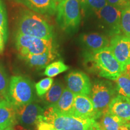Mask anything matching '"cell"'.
<instances>
[{
  "mask_svg": "<svg viewBox=\"0 0 130 130\" xmlns=\"http://www.w3.org/2000/svg\"><path fill=\"white\" fill-rule=\"evenodd\" d=\"M119 130H129V129H128V128L126 127V126L125 125V124H124V125H123L120 126Z\"/></svg>",
  "mask_w": 130,
  "mask_h": 130,
  "instance_id": "d6a6232c",
  "label": "cell"
},
{
  "mask_svg": "<svg viewBox=\"0 0 130 130\" xmlns=\"http://www.w3.org/2000/svg\"><path fill=\"white\" fill-rule=\"evenodd\" d=\"M53 49V39H43L36 37L31 45L19 57L22 58L30 55L41 54Z\"/></svg>",
  "mask_w": 130,
  "mask_h": 130,
  "instance_id": "ac0fdd59",
  "label": "cell"
},
{
  "mask_svg": "<svg viewBox=\"0 0 130 130\" xmlns=\"http://www.w3.org/2000/svg\"><path fill=\"white\" fill-rule=\"evenodd\" d=\"M121 10L107 4L95 13L109 32L108 34L114 36L120 35L121 32Z\"/></svg>",
  "mask_w": 130,
  "mask_h": 130,
  "instance_id": "52a82bcc",
  "label": "cell"
},
{
  "mask_svg": "<svg viewBox=\"0 0 130 130\" xmlns=\"http://www.w3.org/2000/svg\"><path fill=\"white\" fill-rule=\"evenodd\" d=\"M14 128H15V130H37L35 129H32V128H30L24 127L23 126L19 125L18 124H16L14 125Z\"/></svg>",
  "mask_w": 130,
  "mask_h": 130,
  "instance_id": "4dcf8cb0",
  "label": "cell"
},
{
  "mask_svg": "<svg viewBox=\"0 0 130 130\" xmlns=\"http://www.w3.org/2000/svg\"><path fill=\"white\" fill-rule=\"evenodd\" d=\"M43 120L58 130H102L94 119L60 113L53 107L44 110Z\"/></svg>",
  "mask_w": 130,
  "mask_h": 130,
  "instance_id": "6da1fadb",
  "label": "cell"
},
{
  "mask_svg": "<svg viewBox=\"0 0 130 130\" xmlns=\"http://www.w3.org/2000/svg\"><path fill=\"white\" fill-rule=\"evenodd\" d=\"M69 67L62 61H57L48 64L45 68V75L48 77H56L57 75L67 71Z\"/></svg>",
  "mask_w": 130,
  "mask_h": 130,
  "instance_id": "7402d4cb",
  "label": "cell"
},
{
  "mask_svg": "<svg viewBox=\"0 0 130 130\" xmlns=\"http://www.w3.org/2000/svg\"><path fill=\"white\" fill-rule=\"evenodd\" d=\"M54 83V79L51 77L42 79L35 84V90L37 95L42 98L48 92Z\"/></svg>",
  "mask_w": 130,
  "mask_h": 130,
  "instance_id": "484cf974",
  "label": "cell"
},
{
  "mask_svg": "<svg viewBox=\"0 0 130 130\" xmlns=\"http://www.w3.org/2000/svg\"><path fill=\"white\" fill-rule=\"evenodd\" d=\"M125 71L130 63V39L125 35H115L110 40L108 46Z\"/></svg>",
  "mask_w": 130,
  "mask_h": 130,
  "instance_id": "9c48e42d",
  "label": "cell"
},
{
  "mask_svg": "<svg viewBox=\"0 0 130 130\" xmlns=\"http://www.w3.org/2000/svg\"><path fill=\"white\" fill-rule=\"evenodd\" d=\"M126 123L118 116L107 111L102 115L100 123L102 130H119L120 126Z\"/></svg>",
  "mask_w": 130,
  "mask_h": 130,
  "instance_id": "d6986e66",
  "label": "cell"
},
{
  "mask_svg": "<svg viewBox=\"0 0 130 130\" xmlns=\"http://www.w3.org/2000/svg\"><path fill=\"white\" fill-rule=\"evenodd\" d=\"M0 32L2 33L6 41L7 39V14L3 5L0 7Z\"/></svg>",
  "mask_w": 130,
  "mask_h": 130,
  "instance_id": "4316f807",
  "label": "cell"
},
{
  "mask_svg": "<svg viewBox=\"0 0 130 130\" xmlns=\"http://www.w3.org/2000/svg\"><path fill=\"white\" fill-rule=\"evenodd\" d=\"M83 9L85 10L98 12L107 5L106 0H79Z\"/></svg>",
  "mask_w": 130,
  "mask_h": 130,
  "instance_id": "d4e9b609",
  "label": "cell"
},
{
  "mask_svg": "<svg viewBox=\"0 0 130 130\" xmlns=\"http://www.w3.org/2000/svg\"><path fill=\"white\" fill-rule=\"evenodd\" d=\"M83 44L89 52L99 51L110 45V40L105 36L99 33H90L83 35L81 37Z\"/></svg>",
  "mask_w": 130,
  "mask_h": 130,
  "instance_id": "9a60e30c",
  "label": "cell"
},
{
  "mask_svg": "<svg viewBox=\"0 0 130 130\" xmlns=\"http://www.w3.org/2000/svg\"><path fill=\"white\" fill-rule=\"evenodd\" d=\"M75 96V94L68 88H64L57 102L53 107L60 113L73 115Z\"/></svg>",
  "mask_w": 130,
  "mask_h": 130,
  "instance_id": "e0dca14e",
  "label": "cell"
},
{
  "mask_svg": "<svg viewBox=\"0 0 130 130\" xmlns=\"http://www.w3.org/2000/svg\"><path fill=\"white\" fill-rule=\"evenodd\" d=\"M125 125L126 127L128 128V129H129L130 130V122H126L125 123Z\"/></svg>",
  "mask_w": 130,
  "mask_h": 130,
  "instance_id": "e575fe53",
  "label": "cell"
},
{
  "mask_svg": "<svg viewBox=\"0 0 130 130\" xmlns=\"http://www.w3.org/2000/svg\"><path fill=\"white\" fill-rule=\"evenodd\" d=\"M18 124L16 108L9 101L0 98V130Z\"/></svg>",
  "mask_w": 130,
  "mask_h": 130,
  "instance_id": "4fadbf2b",
  "label": "cell"
},
{
  "mask_svg": "<svg viewBox=\"0 0 130 130\" xmlns=\"http://www.w3.org/2000/svg\"><path fill=\"white\" fill-rule=\"evenodd\" d=\"M57 1V3H58L59 2H60L61 1H62V0H56Z\"/></svg>",
  "mask_w": 130,
  "mask_h": 130,
  "instance_id": "8d00e7d4",
  "label": "cell"
},
{
  "mask_svg": "<svg viewBox=\"0 0 130 130\" xmlns=\"http://www.w3.org/2000/svg\"><path fill=\"white\" fill-rule=\"evenodd\" d=\"M37 130H58L55 128L52 125L48 123L43 120V116L36 125Z\"/></svg>",
  "mask_w": 130,
  "mask_h": 130,
  "instance_id": "f1b7e54d",
  "label": "cell"
},
{
  "mask_svg": "<svg viewBox=\"0 0 130 130\" xmlns=\"http://www.w3.org/2000/svg\"><path fill=\"white\" fill-rule=\"evenodd\" d=\"M57 21L64 30L74 28L81 20L80 1L62 0L57 4L56 9Z\"/></svg>",
  "mask_w": 130,
  "mask_h": 130,
  "instance_id": "5b68a950",
  "label": "cell"
},
{
  "mask_svg": "<svg viewBox=\"0 0 130 130\" xmlns=\"http://www.w3.org/2000/svg\"><path fill=\"white\" fill-rule=\"evenodd\" d=\"M28 9L37 13L51 15L56 12V0H18Z\"/></svg>",
  "mask_w": 130,
  "mask_h": 130,
  "instance_id": "5bb4252c",
  "label": "cell"
},
{
  "mask_svg": "<svg viewBox=\"0 0 130 130\" xmlns=\"http://www.w3.org/2000/svg\"><path fill=\"white\" fill-rule=\"evenodd\" d=\"M3 4H2V3H1V0H0V7H1V6H3Z\"/></svg>",
  "mask_w": 130,
  "mask_h": 130,
  "instance_id": "d590c367",
  "label": "cell"
},
{
  "mask_svg": "<svg viewBox=\"0 0 130 130\" xmlns=\"http://www.w3.org/2000/svg\"><path fill=\"white\" fill-rule=\"evenodd\" d=\"M73 115L81 118L98 119L102 115L96 109L89 96L76 95L75 96Z\"/></svg>",
  "mask_w": 130,
  "mask_h": 130,
  "instance_id": "8fae6325",
  "label": "cell"
},
{
  "mask_svg": "<svg viewBox=\"0 0 130 130\" xmlns=\"http://www.w3.org/2000/svg\"><path fill=\"white\" fill-rule=\"evenodd\" d=\"M17 32L43 39H53V30L39 14L26 11L21 14L17 24Z\"/></svg>",
  "mask_w": 130,
  "mask_h": 130,
  "instance_id": "3957f363",
  "label": "cell"
},
{
  "mask_svg": "<svg viewBox=\"0 0 130 130\" xmlns=\"http://www.w3.org/2000/svg\"><path fill=\"white\" fill-rule=\"evenodd\" d=\"M123 72H125L126 74H127L128 75H129L130 77V63L126 66L125 69V71Z\"/></svg>",
  "mask_w": 130,
  "mask_h": 130,
  "instance_id": "1f68e13d",
  "label": "cell"
},
{
  "mask_svg": "<svg viewBox=\"0 0 130 130\" xmlns=\"http://www.w3.org/2000/svg\"><path fill=\"white\" fill-rule=\"evenodd\" d=\"M15 108L18 123L21 125L36 126V123L43 118L44 109L36 102H32Z\"/></svg>",
  "mask_w": 130,
  "mask_h": 130,
  "instance_id": "ba28073f",
  "label": "cell"
},
{
  "mask_svg": "<svg viewBox=\"0 0 130 130\" xmlns=\"http://www.w3.org/2000/svg\"><path fill=\"white\" fill-rule=\"evenodd\" d=\"M116 87L108 81H96L92 86L90 98L95 107L101 115L108 111V106L116 96Z\"/></svg>",
  "mask_w": 130,
  "mask_h": 130,
  "instance_id": "8992f818",
  "label": "cell"
},
{
  "mask_svg": "<svg viewBox=\"0 0 130 130\" xmlns=\"http://www.w3.org/2000/svg\"><path fill=\"white\" fill-rule=\"evenodd\" d=\"M0 98H2V97L1 96H0Z\"/></svg>",
  "mask_w": 130,
  "mask_h": 130,
  "instance_id": "74e56055",
  "label": "cell"
},
{
  "mask_svg": "<svg viewBox=\"0 0 130 130\" xmlns=\"http://www.w3.org/2000/svg\"><path fill=\"white\" fill-rule=\"evenodd\" d=\"M67 88L76 95L89 96L92 89L90 78L84 72L75 71L66 77Z\"/></svg>",
  "mask_w": 130,
  "mask_h": 130,
  "instance_id": "30bf717a",
  "label": "cell"
},
{
  "mask_svg": "<svg viewBox=\"0 0 130 130\" xmlns=\"http://www.w3.org/2000/svg\"><path fill=\"white\" fill-rule=\"evenodd\" d=\"M121 29L123 35L130 39V4L122 10Z\"/></svg>",
  "mask_w": 130,
  "mask_h": 130,
  "instance_id": "603a6c76",
  "label": "cell"
},
{
  "mask_svg": "<svg viewBox=\"0 0 130 130\" xmlns=\"http://www.w3.org/2000/svg\"><path fill=\"white\" fill-rule=\"evenodd\" d=\"M10 81L3 66L0 63V96L9 101Z\"/></svg>",
  "mask_w": 130,
  "mask_h": 130,
  "instance_id": "cb8c5ba5",
  "label": "cell"
},
{
  "mask_svg": "<svg viewBox=\"0 0 130 130\" xmlns=\"http://www.w3.org/2000/svg\"><path fill=\"white\" fill-rule=\"evenodd\" d=\"M56 57V52L53 49L41 54L30 55L22 58L30 67L34 69H42L46 68Z\"/></svg>",
  "mask_w": 130,
  "mask_h": 130,
  "instance_id": "2e32d148",
  "label": "cell"
},
{
  "mask_svg": "<svg viewBox=\"0 0 130 130\" xmlns=\"http://www.w3.org/2000/svg\"><path fill=\"white\" fill-rule=\"evenodd\" d=\"M85 62L92 65V68L100 77L116 80L124 72L121 64L108 48L99 51L87 52Z\"/></svg>",
  "mask_w": 130,
  "mask_h": 130,
  "instance_id": "7a4b0ae2",
  "label": "cell"
},
{
  "mask_svg": "<svg viewBox=\"0 0 130 130\" xmlns=\"http://www.w3.org/2000/svg\"><path fill=\"white\" fill-rule=\"evenodd\" d=\"M36 100L35 86L28 78L13 76L10 80L9 101L14 107L34 102Z\"/></svg>",
  "mask_w": 130,
  "mask_h": 130,
  "instance_id": "277c9868",
  "label": "cell"
},
{
  "mask_svg": "<svg viewBox=\"0 0 130 130\" xmlns=\"http://www.w3.org/2000/svg\"><path fill=\"white\" fill-rule=\"evenodd\" d=\"M3 130H15V128H14V125H11L5 128Z\"/></svg>",
  "mask_w": 130,
  "mask_h": 130,
  "instance_id": "836d02e7",
  "label": "cell"
},
{
  "mask_svg": "<svg viewBox=\"0 0 130 130\" xmlns=\"http://www.w3.org/2000/svg\"><path fill=\"white\" fill-rule=\"evenodd\" d=\"M115 81L116 83V90L119 95L130 98L129 76L123 72Z\"/></svg>",
  "mask_w": 130,
  "mask_h": 130,
  "instance_id": "44dd1931",
  "label": "cell"
},
{
  "mask_svg": "<svg viewBox=\"0 0 130 130\" xmlns=\"http://www.w3.org/2000/svg\"><path fill=\"white\" fill-rule=\"evenodd\" d=\"M108 111L122 121H130V98L118 95L110 102Z\"/></svg>",
  "mask_w": 130,
  "mask_h": 130,
  "instance_id": "7c38bea8",
  "label": "cell"
},
{
  "mask_svg": "<svg viewBox=\"0 0 130 130\" xmlns=\"http://www.w3.org/2000/svg\"><path fill=\"white\" fill-rule=\"evenodd\" d=\"M107 4L115 7L120 10H123L130 4V0H106Z\"/></svg>",
  "mask_w": 130,
  "mask_h": 130,
  "instance_id": "83f0119b",
  "label": "cell"
},
{
  "mask_svg": "<svg viewBox=\"0 0 130 130\" xmlns=\"http://www.w3.org/2000/svg\"><path fill=\"white\" fill-rule=\"evenodd\" d=\"M64 89V85L60 81L54 83L53 86L43 96V102L48 107H53L57 102Z\"/></svg>",
  "mask_w": 130,
  "mask_h": 130,
  "instance_id": "ffe728a7",
  "label": "cell"
},
{
  "mask_svg": "<svg viewBox=\"0 0 130 130\" xmlns=\"http://www.w3.org/2000/svg\"><path fill=\"white\" fill-rule=\"evenodd\" d=\"M5 42H6V40L4 39V37L2 33L0 32V54H3V51H4Z\"/></svg>",
  "mask_w": 130,
  "mask_h": 130,
  "instance_id": "f546056e",
  "label": "cell"
}]
</instances>
